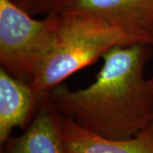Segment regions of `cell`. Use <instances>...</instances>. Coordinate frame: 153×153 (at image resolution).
Returning a JSON list of instances; mask_svg holds the SVG:
<instances>
[{"label": "cell", "mask_w": 153, "mask_h": 153, "mask_svg": "<svg viewBox=\"0 0 153 153\" xmlns=\"http://www.w3.org/2000/svg\"><path fill=\"white\" fill-rule=\"evenodd\" d=\"M151 46H116L106 52L95 80L71 90L61 83L49 91L60 115L100 135L128 140L153 124V90L144 69Z\"/></svg>", "instance_id": "6da1fadb"}, {"label": "cell", "mask_w": 153, "mask_h": 153, "mask_svg": "<svg viewBox=\"0 0 153 153\" xmlns=\"http://www.w3.org/2000/svg\"><path fill=\"white\" fill-rule=\"evenodd\" d=\"M58 13L54 48L32 83L39 93L49 92L116 46L141 44L123 28L101 17L82 12Z\"/></svg>", "instance_id": "7a4b0ae2"}, {"label": "cell", "mask_w": 153, "mask_h": 153, "mask_svg": "<svg viewBox=\"0 0 153 153\" xmlns=\"http://www.w3.org/2000/svg\"><path fill=\"white\" fill-rule=\"evenodd\" d=\"M60 16L36 19L11 0H0V67L32 84L51 54Z\"/></svg>", "instance_id": "3957f363"}, {"label": "cell", "mask_w": 153, "mask_h": 153, "mask_svg": "<svg viewBox=\"0 0 153 153\" xmlns=\"http://www.w3.org/2000/svg\"><path fill=\"white\" fill-rule=\"evenodd\" d=\"M60 11L101 17L123 28L141 44L153 46V0H66Z\"/></svg>", "instance_id": "277c9868"}, {"label": "cell", "mask_w": 153, "mask_h": 153, "mask_svg": "<svg viewBox=\"0 0 153 153\" xmlns=\"http://www.w3.org/2000/svg\"><path fill=\"white\" fill-rule=\"evenodd\" d=\"M46 94L0 67V146L14 128H26L30 124Z\"/></svg>", "instance_id": "5b68a950"}, {"label": "cell", "mask_w": 153, "mask_h": 153, "mask_svg": "<svg viewBox=\"0 0 153 153\" xmlns=\"http://www.w3.org/2000/svg\"><path fill=\"white\" fill-rule=\"evenodd\" d=\"M1 153H64L60 113L46 94L24 133L10 137L1 145Z\"/></svg>", "instance_id": "8992f818"}, {"label": "cell", "mask_w": 153, "mask_h": 153, "mask_svg": "<svg viewBox=\"0 0 153 153\" xmlns=\"http://www.w3.org/2000/svg\"><path fill=\"white\" fill-rule=\"evenodd\" d=\"M64 153H153V135L149 129L128 140L100 135L60 114Z\"/></svg>", "instance_id": "52a82bcc"}, {"label": "cell", "mask_w": 153, "mask_h": 153, "mask_svg": "<svg viewBox=\"0 0 153 153\" xmlns=\"http://www.w3.org/2000/svg\"><path fill=\"white\" fill-rule=\"evenodd\" d=\"M29 15L36 16L59 12L66 0H11Z\"/></svg>", "instance_id": "ba28073f"}, {"label": "cell", "mask_w": 153, "mask_h": 153, "mask_svg": "<svg viewBox=\"0 0 153 153\" xmlns=\"http://www.w3.org/2000/svg\"><path fill=\"white\" fill-rule=\"evenodd\" d=\"M149 82H150V84H151L152 88V90H153V75L151 78H149Z\"/></svg>", "instance_id": "9c48e42d"}, {"label": "cell", "mask_w": 153, "mask_h": 153, "mask_svg": "<svg viewBox=\"0 0 153 153\" xmlns=\"http://www.w3.org/2000/svg\"><path fill=\"white\" fill-rule=\"evenodd\" d=\"M150 130H151V132H152V135H153V124L152 125V127L150 128Z\"/></svg>", "instance_id": "30bf717a"}]
</instances>
